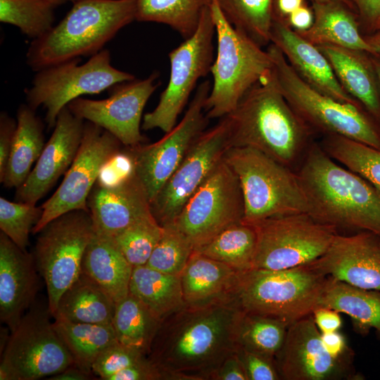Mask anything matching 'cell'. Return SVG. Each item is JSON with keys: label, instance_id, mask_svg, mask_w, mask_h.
Returning a JSON list of instances; mask_svg holds the SVG:
<instances>
[{"label": "cell", "instance_id": "50", "mask_svg": "<svg viewBox=\"0 0 380 380\" xmlns=\"http://www.w3.org/2000/svg\"><path fill=\"white\" fill-rule=\"evenodd\" d=\"M212 380H248L236 352L223 361L213 375Z\"/></svg>", "mask_w": 380, "mask_h": 380}, {"label": "cell", "instance_id": "4", "mask_svg": "<svg viewBox=\"0 0 380 380\" xmlns=\"http://www.w3.org/2000/svg\"><path fill=\"white\" fill-rule=\"evenodd\" d=\"M135 20L133 0H80L43 37L32 40L26 63L34 71L102 50Z\"/></svg>", "mask_w": 380, "mask_h": 380}, {"label": "cell", "instance_id": "32", "mask_svg": "<svg viewBox=\"0 0 380 380\" xmlns=\"http://www.w3.org/2000/svg\"><path fill=\"white\" fill-rule=\"evenodd\" d=\"M129 293L160 320L186 306L180 277L161 272L146 265L133 267Z\"/></svg>", "mask_w": 380, "mask_h": 380}, {"label": "cell", "instance_id": "22", "mask_svg": "<svg viewBox=\"0 0 380 380\" xmlns=\"http://www.w3.org/2000/svg\"><path fill=\"white\" fill-rule=\"evenodd\" d=\"M95 232L113 238L152 214L151 203L134 172L112 186L96 182L87 198Z\"/></svg>", "mask_w": 380, "mask_h": 380}, {"label": "cell", "instance_id": "1", "mask_svg": "<svg viewBox=\"0 0 380 380\" xmlns=\"http://www.w3.org/2000/svg\"><path fill=\"white\" fill-rule=\"evenodd\" d=\"M242 313L234 301L186 305L162 320L146 357L164 380H212L236 350Z\"/></svg>", "mask_w": 380, "mask_h": 380}, {"label": "cell", "instance_id": "57", "mask_svg": "<svg viewBox=\"0 0 380 380\" xmlns=\"http://www.w3.org/2000/svg\"><path fill=\"white\" fill-rule=\"evenodd\" d=\"M374 58H372V64L377 76L378 82L380 87V53L372 54Z\"/></svg>", "mask_w": 380, "mask_h": 380}, {"label": "cell", "instance_id": "12", "mask_svg": "<svg viewBox=\"0 0 380 380\" xmlns=\"http://www.w3.org/2000/svg\"><path fill=\"white\" fill-rule=\"evenodd\" d=\"M257 244L252 269L281 270L309 264L329 248L337 229L308 214L269 217L253 223Z\"/></svg>", "mask_w": 380, "mask_h": 380}, {"label": "cell", "instance_id": "45", "mask_svg": "<svg viewBox=\"0 0 380 380\" xmlns=\"http://www.w3.org/2000/svg\"><path fill=\"white\" fill-rule=\"evenodd\" d=\"M235 352L248 380L280 379L274 359L239 347H236Z\"/></svg>", "mask_w": 380, "mask_h": 380}, {"label": "cell", "instance_id": "19", "mask_svg": "<svg viewBox=\"0 0 380 380\" xmlns=\"http://www.w3.org/2000/svg\"><path fill=\"white\" fill-rule=\"evenodd\" d=\"M353 358L333 357L325 348L312 314L291 324L274 357L284 380L355 379Z\"/></svg>", "mask_w": 380, "mask_h": 380}, {"label": "cell", "instance_id": "48", "mask_svg": "<svg viewBox=\"0 0 380 380\" xmlns=\"http://www.w3.org/2000/svg\"><path fill=\"white\" fill-rule=\"evenodd\" d=\"M108 380H164L158 369L147 357L126 367L108 378Z\"/></svg>", "mask_w": 380, "mask_h": 380}, {"label": "cell", "instance_id": "30", "mask_svg": "<svg viewBox=\"0 0 380 380\" xmlns=\"http://www.w3.org/2000/svg\"><path fill=\"white\" fill-rule=\"evenodd\" d=\"M319 307L346 314L361 334L366 335L371 329L380 334V291L356 287L329 277Z\"/></svg>", "mask_w": 380, "mask_h": 380}, {"label": "cell", "instance_id": "49", "mask_svg": "<svg viewBox=\"0 0 380 380\" xmlns=\"http://www.w3.org/2000/svg\"><path fill=\"white\" fill-rule=\"evenodd\" d=\"M312 315L321 334L337 331L342 326V319L339 312L335 310L319 307Z\"/></svg>", "mask_w": 380, "mask_h": 380}, {"label": "cell", "instance_id": "9", "mask_svg": "<svg viewBox=\"0 0 380 380\" xmlns=\"http://www.w3.org/2000/svg\"><path fill=\"white\" fill-rule=\"evenodd\" d=\"M80 58L63 61L37 72L26 89L27 105L34 110L42 106L45 120L54 127L60 112L72 101L86 94H99L115 84L135 79L114 68L110 53L102 49L80 65Z\"/></svg>", "mask_w": 380, "mask_h": 380}, {"label": "cell", "instance_id": "35", "mask_svg": "<svg viewBox=\"0 0 380 380\" xmlns=\"http://www.w3.org/2000/svg\"><path fill=\"white\" fill-rule=\"evenodd\" d=\"M135 20L170 26L184 39L196 31L204 9L211 0H133Z\"/></svg>", "mask_w": 380, "mask_h": 380}, {"label": "cell", "instance_id": "56", "mask_svg": "<svg viewBox=\"0 0 380 380\" xmlns=\"http://www.w3.org/2000/svg\"><path fill=\"white\" fill-rule=\"evenodd\" d=\"M367 42L372 46L376 53H380V33L377 32L373 36L366 38Z\"/></svg>", "mask_w": 380, "mask_h": 380}, {"label": "cell", "instance_id": "8", "mask_svg": "<svg viewBox=\"0 0 380 380\" xmlns=\"http://www.w3.org/2000/svg\"><path fill=\"white\" fill-rule=\"evenodd\" d=\"M272 75L285 99L315 132L343 136L380 150V132L360 106L338 101L311 87L273 44L267 49Z\"/></svg>", "mask_w": 380, "mask_h": 380}, {"label": "cell", "instance_id": "16", "mask_svg": "<svg viewBox=\"0 0 380 380\" xmlns=\"http://www.w3.org/2000/svg\"><path fill=\"white\" fill-rule=\"evenodd\" d=\"M120 141L102 127L88 122L76 156L59 187L42 205V215L32 229L39 233L55 218L72 210L89 211L88 196L103 165L120 151Z\"/></svg>", "mask_w": 380, "mask_h": 380}, {"label": "cell", "instance_id": "37", "mask_svg": "<svg viewBox=\"0 0 380 380\" xmlns=\"http://www.w3.org/2000/svg\"><path fill=\"white\" fill-rule=\"evenodd\" d=\"M322 149L337 163L368 182L380 194V150L337 134L324 135Z\"/></svg>", "mask_w": 380, "mask_h": 380}, {"label": "cell", "instance_id": "25", "mask_svg": "<svg viewBox=\"0 0 380 380\" xmlns=\"http://www.w3.org/2000/svg\"><path fill=\"white\" fill-rule=\"evenodd\" d=\"M241 272L194 251L179 276L186 305L233 302Z\"/></svg>", "mask_w": 380, "mask_h": 380}, {"label": "cell", "instance_id": "2", "mask_svg": "<svg viewBox=\"0 0 380 380\" xmlns=\"http://www.w3.org/2000/svg\"><path fill=\"white\" fill-rule=\"evenodd\" d=\"M226 117L229 148H252L291 169L300 165L314 142L315 132L281 94L272 70Z\"/></svg>", "mask_w": 380, "mask_h": 380}, {"label": "cell", "instance_id": "55", "mask_svg": "<svg viewBox=\"0 0 380 380\" xmlns=\"http://www.w3.org/2000/svg\"><path fill=\"white\" fill-rule=\"evenodd\" d=\"M304 4V0H274V16L286 18Z\"/></svg>", "mask_w": 380, "mask_h": 380}, {"label": "cell", "instance_id": "58", "mask_svg": "<svg viewBox=\"0 0 380 380\" xmlns=\"http://www.w3.org/2000/svg\"><path fill=\"white\" fill-rule=\"evenodd\" d=\"M49 1H51L52 3L55 4L56 5L58 6L60 4L66 3L68 1L75 3V2L80 1V0H49Z\"/></svg>", "mask_w": 380, "mask_h": 380}, {"label": "cell", "instance_id": "11", "mask_svg": "<svg viewBox=\"0 0 380 380\" xmlns=\"http://www.w3.org/2000/svg\"><path fill=\"white\" fill-rule=\"evenodd\" d=\"M94 232L89 212L82 210L55 218L39 232L34 259L46 284L52 317L60 297L80 275L84 252Z\"/></svg>", "mask_w": 380, "mask_h": 380}, {"label": "cell", "instance_id": "10", "mask_svg": "<svg viewBox=\"0 0 380 380\" xmlns=\"http://www.w3.org/2000/svg\"><path fill=\"white\" fill-rule=\"evenodd\" d=\"M51 317L48 304L35 302L23 316L1 353L0 380H36L75 365Z\"/></svg>", "mask_w": 380, "mask_h": 380}, {"label": "cell", "instance_id": "38", "mask_svg": "<svg viewBox=\"0 0 380 380\" xmlns=\"http://www.w3.org/2000/svg\"><path fill=\"white\" fill-rule=\"evenodd\" d=\"M227 20L260 46L270 44L274 0H215Z\"/></svg>", "mask_w": 380, "mask_h": 380}, {"label": "cell", "instance_id": "26", "mask_svg": "<svg viewBox=\"0 0 380 380\" xmlns=\"http://www.w3.org/2000/svg\"><path fill=\"white\" fill-rule=\"evenodd\" d=\"M313 23L298 33L315 46L334 45L376 54L360 32L359 23L348 4L338 0L312 2Z\"/></svg>", "mask_w": 380, "mask_h": 380}, {"label": "cell", "instance_id": "34", "mask_svg": "<svg viewBox=\"0 0 380 380\" xmlns=\"http://www.w3.org/2000/svg\"><path fill=\"white\" fill-rule=\"evenodd\" d=\"M53 327L71 354L75 365L89 372H92L93 363L99 355L118 341L112 324L54 319Z\"/></svg>", "mask_w": 380, "mask_h": 380}, {"label": "cell", "instance_id": "29", "mask_svg": "<svg viewBox=\"0 0 380 380\" xmlns=\"http://www.w3.org/2000/svg\"><path fill=\"white\" fill-rule=\"evenodd\" d=\"M116 303L81 271L61 295L53 318L76 323L112 324Z\"/></svg>", "mask_w": 380, "mask_h": 380}, {"label": "cell", "instance_id": "5", "mask_svg": "<svg viewBox=\"0 0 380 380\" xmlns=\"http://www.w3.org/2000/svg\"><path fill=\"white\" fill-rule=\"evenodd\" d=\"M209 7L217 50L210 68L213 82L204 110L209 119H213L231 113L244 95L271 73L273 63L267 49L227 20L215 0Z\"/></svg>", "mask_w": 380, "mask_h": 380}, {"label": "cell", "instance_id": "7", "mask_svg": "<svg viewBox=\"0 0 380 380\" xmlns=\"http://www.w3.org/2000/svg\"><path fill=\"white\" fill-rule=\"evenodd\" d=\"M328 278L308 265L281 270L251 269L241 272L233 301L244 312L289 326L319 307Z\"/></svg>", "mask_w": 380, "mask_h": 380}, {"label": "cell", "instance_id": "40", "mask_svg": "<svg viewBox=\"0 0 380 380\" xmlns=\"http://www.w3.org/2000/svg\"><path fill=\"white\" fill-rule=\"evenodd\" d=\"M57 6L49 0H0V21L34 40L53 28Z\"/></svg>", "mask_w": 380, "mask_h": 380}, {"label": "cell", "instance_id": "39", "mask_svg": "<svg viewBox=\"0 0 380 380\" xmlns=\"http://www.w3.org/2000/svg\"><path fill=\"white\" fill-rule=\"evenodd\" d=\"M288 327L276 318L243 312L236 329V347L274 360Z\"/></svg>", "mask_w": 380, "mask_h": 380}, {"label": "cell", "instance_id": "44", "mask_svg": "<svg viewBox=\"0 0 380 380\" xmlns=\"http://www.w3.org/2000/svg\"><path fill=\"white\" fill-rule=\"evenodd\" d=\"M146 356L118 341L105 348L93 363L91 371L101 379L108 380L118 372L133 365Z\"/></svg>", "mask_w": 380, "mask_h": 380}, {"label": "cell", "instance_id": "28", "mask_svg": "<svg viewBox=\"0 0 380 380\" xmlns=\"http://www.w3.org/2000/svg\"><path fill=\"white\" fill-rule=\"evenodd\" d=\"M133 267L112 238L94 232L84 252L81 271L104 289L116 304L129 293Z\"/></svg>", "mask_w": 380, "mask_h": 380}, {"label": "cell", "instance_id": "18", "mask_svg": "<svg viewBox=\"0 0 380 380\" xmlns=\"http://www.w3.org/2000/svg\"><path fill=\"white\" fill-rule=\"evenodd\" d=\"M159 73L153 72L144 80H132L114 85L109 97L102 100L77 98L68 103L77 117L92 122L115 136L120 142L133 147L142 144L140 132L144 108L159 85Z\"/></svg>", "mask_w": 380, "mask_h": 380}, {"label": "cell", "instance_id": "27", "mask_svg": "<svg viewBox=\"0 0 380 380\" xmlns=\"http://www.w3.org/2000/svg\"><path fill=\"white\" fill-rule=\"evenodd\" d=\"M329 61L343 89L380 120L379 84L372 61L364 51L334 45L317 46Z\"/></svg>", "mask_w": 380, "mask_h": 380}, {"label": "cell", "instance_id": "52", "mask_svg": "<svg viewBox=\"0 0 380 380\" xmlns=\"http://www.w3.org/2000/svg\"><path fill=\"white\" fill-rule=\"evenodd\" d=\"M362 20L371 27H376L380 21V0H350Z\"/></svg>", "mask_w": 380, "mask_h": 380}, {"label": "cell", "instance_id": "14", "mask_svg": "<svg viewBox=\"0 0 380 380\" xmlns=\"http://www.w3.org/2000/svg\"><path fill=\"white\" fill-rule=\"evenodd\" d=\"M244 204L236 175L223 158L186 203L175 220L194 251L243 221Z\"/></svg>", "mask_w": 380, "mask_h": 380}, {"label": "cell", "instance_id": "47", "mask_svg": "<svg viewBox=\"0 0 380 380\" xmlns=\"http://www.w3.org/2000/svg\"><path fill=\"white\" fill-rule=\"evenodd\" d=\"M17 121L8 115L1 113L0 116V181L1 182L7 167Z\"/></svg>", "mask_w": 380, "mask_h": 380}, {"label": "cell", "instance_id": "31", "mask_svg": "<svg viewBox=\"0 0 380 380\" xmlns=\"http://www.w3.org/2000/svg\"><path fill=\"white\" fill-rule=\"evenodd\" d=\"M43 124L27 104L19 106L17 127L4 177L1 182L8 188L23 184L32 165L39 158L44 144Z\"/></svg>", "mask_w": 380, "mask_h": 380}, {"label": "cell", "instance_id": "24", "mask_svg": "<svg viewBox=\"0 0 380 380\" xmlns=\"http://www.w3.org/2000/svg\"><path fill=\"white\" fill-rule=\"evenodd\" d=\"M38 277L34 256L0 234V319L12 331L35 302Z\"/></svg>", "mask_w": 380, "mask_h": 380}, {"label": "cell", "instance_id": "36", "mask_svg": "<svg viewBox=\"0 0 380 380\" xmlns=\"http://www.w3.org/2000/svg\"><path fill=\"white\" fill-rule=\"evenodd\" d=\"M256 244L253 225L242 221L224 229L194 251L243 272L252 269Z\"/></svg>", "mask_w": 380, "mask_h": 380}, {"label": "cell", "instance_id": "20", "mask_svg": "<svg viewBox=\"0 0 380 380\" xmlns=\"http://www.w3.org/2000/svg\"><path fill=\"white\" fill-rule=\"evenodd\" d=\"M307 265L336 280L380 291V237L367 231L337 234L327 251Z\"/></svg>", "mask_w": 380, "mask_h": 380}, {"label": "cell", "instance_id": "21", "mask_svg": "<svg viewBox=\"0 0 380 380\" xmlns=\"http://www.w3.org/2000/svg\"><path fill=\"white\" fill-rule=\"evenodd\" d=\"M84 128V120L75 115L68 106L62 109L36 165L16 189L18 201L36 205L67 172L78 151Z\"/></svg>", "mask_w": 380, "mask_h": 380}, {"label": "cell", "instance_id": "6", "mask_svg": "<svg viewBox=\"0 0 380 380\" xmlns=\"http://www.w3.org/2000/svg\"><path fill=\"white\" fill-rule=\"evenodd\" d=\"M224 160L239 179L244 204L243 222L308 214L309 205L296 172L249 147L228 148Z\"/></svg>", "mask_w": 380, "mask_h": 380}, {"label": "cell", "instance_id": "60", "mask_svg": "<svg viewBox=\"0 0 380 380\" xmlns=\"http://www.w3.org/2000/svg\"><path fill=\"white\" fill-rule=\"evenodd\" d=\"M376 29L378 30H379L378 32L380 33V21H379V23H378V25H377Z\"/></svg>", "mask_w": 380, "mask_h": 380}, {"label": "cell", "instance_id": "42", "mask_svg": "<svg viewBox=\"0 0 380 380\" xmlns=\"http://www.w3.org/2000/svg\"><path fill=\"white\" fill-rule=\"evenodd\" d=\"M163 227V235L146 265L161 272L180 276L194 251V247L175 222Z\"/></svg>", "mask_w": 380, "mask_h": 380}, {"label": "cell", "instance_id": "54", "mask_svg": "<svg viewBox=\"0 0 380 380\" xmlns=\"http://www.w3.org/2000/svg\"><path fill=\"white\" fill-rule=\"evenodd\" d=\"M92 379V372H87L73 365L62 372L49 376V380H88Z\"/></svg>", "mask_w": 380, "mask_h": 380}, {"label": "cell", "instance_id": "13", "mask_svg": "<svg viewBox=\"0 0 380 380\" xmlns=\"http://www.w3.org/2000/svg\"><path fill=\"white\" fill-rule=\"evenodd\" d=\"M215 34V25L208 6L203 11L195 32L169 53L168 84L157 106L144 115L143 129L158 128L167 133L174 128L197 82L210 72L214 61Z\"/></svg>", "mask_w": 380, "mask_h": 380}, {"label": "cell", "instance_id": "17", "mask_svg": "<svg viewBox=\"0 0 380 380\" xmlns=\"http://www.w3.org/2000/svg\"><path fill=\"white\" fill-rule=\"evenodd\" d=\"M229 125L226 116L195 140L184 159L151 204L156 221L175 222L183 207L204 182L229 148Z\"/></svg>", "mask_w": 380, "mask_h": 380}, {"label": "cell", "instance_id": "33", "mask_svg": "<svg viewBox=\"0 0 380 380\" xmlns=\"http://www.w3.org/2000/svg\"><path fill=\"white\" fill-rule=\"evenodd\" d=\"M162 320L129 294L116 304L112 325L119 343L147 356Z\"/></svg>", "mask_w": 380, "mask_h": 380}, {"label": "cell", "instance_id": "3", "mask_svg": "<svg viewBox=\"0 0 380 380\" xmlns=\"http://www.w3.org/2000/svg\"><path fill=\"white\" fill-rule=\"evenodd\" d=\"M315 220L380 237V194L313 142L296 172Z\"/></svg>", "mask_w": 380, "mask_h": 380}, {"label": "cell", "instance_id": "41", "mask_svg": "<svg viewBox=\"0 0 380 380\" xmlns=\"http://www.w3.org/2000/svg\"><path fill=\"white\" fill-rule=\"evenodd\" d=\"M163 232V226L151 215L132 224L112 239L127 260L135 267L146 265Z\"/></svg>", "mask_w": 380, "mask_h": 380}, {"label": "cell", "instance_id": "15", "mask_svg": "<svg viewBox=\"0 0 380 380\" xmlns=\"http://www.w3.org/2000/svg\"><path fill=\"white\" fill-rule=\"evenodd\" d=\"M210 89L209 80L198 85L181 121L162 139L153 144L128 147L135 173L151 204L193 143L205 130L209 118L204 106Z\"/></svg>", "mask_w": 380, "mask_h": 380}, {"label": "cell", "instance_id": "53", "mask_svg": "<svg viewBox=\"0 0 380 380\" xmlns=\"http://www.w3.org/2000/svg\"><path fill=\"white\" fill-rule=\"evenodd\" d=\"M286 20L294 30L298 31L305 30L313 23L312 10L303 4L290 14Z\"/></svg>", "mask_w": 380, "mask_h": 380}, {"label": "cell", "instance_id": "46", "mask_svg": "<svg viewBox=\"0 0 380 380\" xmlns=\"http://www.w3.org/2000/svg\"><path fill=\"white\" fill-rule=\"evenodd\" d=\"M134 172L133 159L129 151L115 153L101 167L96 182L112 186Z\"/></svg>", "mask_w": 380, "mask_h": 380}, {"label": "cell", "instance_id": "59", "mask_svg": "<svg viewBox=\"0 0 380 380\" xmlns=\"http://www.w3.org/2000/svg\"><path fill=\"white\" fill-rule=\"evenodd\" d=\"M311 1H312V2H323V1H331V0H311ZM338 1H341L348 4L350 6H353L350 0H338Z\"/></svg>", "mask_w": 380, "mask_h": 380}, {"label": "cell", "instance_id": "23", "mask_svg": "<svg viewBox=\"0 0 380 380\" xmlns=\"http://www.w3.org/2000/svg\"><path fill=\"white\" fill-rule=\"evenodd\" d=\"M270 43L282 52L296 73L311 87L338 101L360 106L343 89L319 48L301 37L286 18L274 16Z\"/></svg>", "mask_w": 380, "mask_h": 380}, {"label": "cell", "instance_id": "51", "mask_svg": "<svg viewBox=\"0 0 380 380\" xmlns=\"http://www.w3.org/2000/svg\"><path fill=\"white\" fill-rule=\"evenodd\" d=\"M322 340L327 350L334 357H353V353L348 348L346 338L338 331L322 334Z\"/></svg>", "mask_w": 380, "mask_h": 380}, {"label": "cell", "instance_id": "43", "mask_svg": "<svg viewBox=\"0 0 380 380\" xmlns=\"http://www.w3.org/2000/svg\"><path fill=\"white\" fill-rule=\"evenodd\" d=\"M42 215V207L0 198L1 231L22 250L27 251L30 233Z\"/></svg>", "mask_w": 380, "mask_h": 380}]
</instances>
